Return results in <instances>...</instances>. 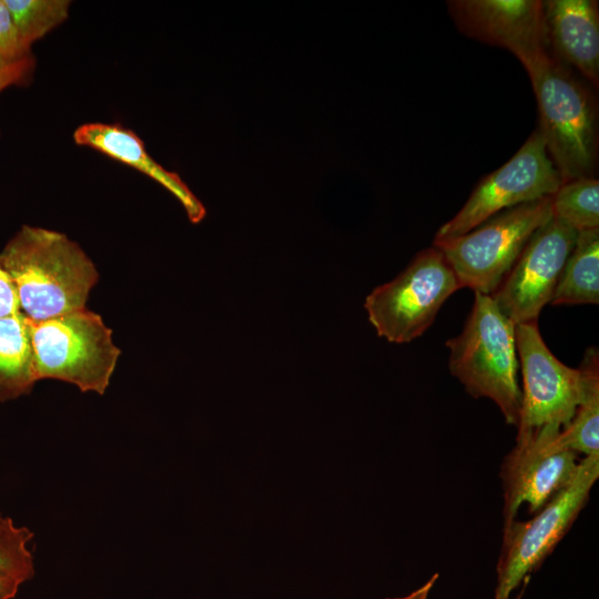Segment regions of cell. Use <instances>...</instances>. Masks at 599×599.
Wrapping results in <instances>:
<instances>
[{
	"label": "cell",
	"instance_id": "6da1fadb",
	"mask_svg": "<svg viewBox=\"0 0 599 599\" xmlns=\"http://www.w3.org/2000/svg\"><path fill=\"white\" fill-rule=\"evenodd\" d=\"M12 278L21 314L31 322L85 308L99 274L84 251L65 234L23 225L0 253Z\"/></svg>",
	"mask_w": 599,
	"mask_h": 599
},
{
	"label": "cell",
	"instance_id": "7a4b0ae2",
	"mask_svg": "<svg viewBox=\"0 0 599 599\" xmlns=\"http://www.w3.org/2000/svg\"><path fill=\"white\" fill-rule=\"evenodd\" d=\"M449 369L468 394L490 398L509 425L518 426L521 392L515 325L490 295L475 292V302L461 333L447 341Z\"/></svg>",
	"mask_w": 599,
	"mask_h": 599
},
{
	"label": "cell",
	"instance_id": "3957f363",
	"mask_svg": "<svg viewBox=\"0 0 599 599\" xmlns=\"http://www.w3.org/2000/svg\"><path fill=\"white\" fill-rule=\"evenodd\" d=\"M526 71L538 103V130L562 183L592 177L598 150L592 97L549 52Z\"/></svg>",
	"mask_w": 599,
	"mask_h": 599
},
{
	"label": "cell",
	"instance_id": "277c9868",
	"mask_svg": "<svg viewBox=\"0 0 599 599\" xmlns=\"http://www.w3.org/2000/svg\"><path fill=\"white\" fill-rule=\"evenodd\" d=\"M29 329L37 380L58 379L83 393H105L121 351L99 314L82 308L29 321Z\"/></svg>",
	"mask_w": 599,
	"mask_h": 599
},
{
	"label": "cell",
	"instance_id": "5b68a950",
	"mask_svg": "<svg viewBox=\"0 0 599 599\" xmlns=\"http://www.w3.org/2000/svg\"><path fill=\"white\" fill-rule=\"evenodd\" d=\"M552 217L551 196L505 210L460 236L434 242L460 287L490 295L534 233Z\"/></svg>",
	"mask_w": 599,
	"mask_h": 599
},
{
	"label": "cell",
	"instance_id": "8992f818",
	"mask_svg": "<svg viewBox=\"0 0 599 599\" xmlns=\"http://www.w3.org/2000/svg\"><path fill=\"white\" fill-rule=\"evenodd\" d=\"M599 477V454L583 457L571 481L527 521L504 527L494 599H510L552 552L585 508Z\"/></svg>",
	"mask_w": 599,
	"mask_h": 599
},
{
	"label": "cell",
	"instance_id": "52a82bcc",
	"mask_svg": "<svg viewBox=\"0 0 599 599\" xmlns=\"http://www.w3.org/2000/svg\"><path fill=\"white\" fill-rule=\"evenodd\" d=\"M459 288L454 270L433 246L418 253L397 277L373 290L364 307L379 336L408 343L433 324L441 305Z\"/></svg>",
	"mask_w": 599,
	"mask_h": 599
},
{
	"label": "cell",
	"instance_id": "ba28073f",
	"mask_svg": "<svg viewBox=\"0 0 599 599\" xmlns=\"http://www.w3.org/2000/svg\"><path fill=\"white\" fill-rule=\"evenodd\" d=\"M561 184L537 129L507 163L480 181L460 211L439 227L434 242L460 236L505 210L551 196Z\"/></svg>",
	"mask_w": 599,
	"mask_h": 599
},
{
	"label": "cell",
	"instance_id": "9c48e42d",
	"mask_svg": "<svg viewBox=\"0 0 599 599\" xmlns=\"http://www.w3.org/2000/svg\"><path fill=\"white\" fill-rule=\"evenodd\" d=\"M516 348L521 364L524 393L516 438L544 427H565L582 397L579 368L558 361L546 346L537 322L515 325Z\"/></svg>",
	"mask_w": 599,
	"mask_h": 599
},
{
	"label": "cell",
	"instance_id": "30bf717a",
	"mask_svg": "<svg viewBox=\"0 0 599 599\" xmlns=\"http://www.w3.org/2000/svg\"><path fill=\"white\" fill-rule=\"evenodd\" d=\"M578 232L551 217L527 242L516 262L490 294L514 324L537 322L551 302Z\"/></svg>",
	"mask_w": 599,
	"mask_h": 599
},
{
	"label": "cell",
	"instance_id": "8fae6325",
	"mask_svg": "<svg viewBox=\"0 0 599 599\" xmlns=\"http://www.w3.org/2000/svg\"><path fill=\"white\" fill-rule=\"evenodd\" d=\"M560 428L547 426L516 438L506 456L500 478L504 490V527L516 520L521 505L534 515L573 478L578 454L559 439Z\"/></svg>",
	"mask_w": 599,
	"mask_h": 599
},
{
	"label": "cell",
	"instance_id": "7c38bea8",
	"mask_svg": "<svg viewBox=\"0 0 599 599\" xmlns=\"http://www.w3.org/2000/svg\"><path fill=\"white\" fill-rule=\"evenodd\" d=\"M460 32L510 51L527 70L548 52L544 3L538 0H453Z\"/></svg>",
	"mask_w": 599,
	"mask_h": 599
},
{
	"label": "cell",
	"instance_id": "4fadbf2b",
	"mask_svg": "<svg viewBox=\"0 0 599 599\" xmlns=\"http://www.w3.org/2000/svg\"><path fill=\"white\" fill-rule=\"evenodd\" d=\"M73 140L78 145L91 148L158 182L180 201L192 223H200L205 217L202 202L175 172L164 169L148 153L134 131L120 123L91 122L78 126Z\"/></svg>",
	"mask_w": 599,
	"mask_h": 599
},
{
	"label": "cell",
	"instance_id": "5bb4252c",
	"mask_svg": "<svg viewBox=\"0 0 599 599\" xmlns=\"http://www.w3.org/2000/svg\"><path fill=\"white\" fill-rule=\"evenodd\" d=\"M544 3L547 43L558 61L599 84V11L593 0H548Z\"/></svg>",
	"mask_w": 599,
	"mask_h": 599
},
{
	"label": "cell",
	"instance_id": "9a60e30c",
	"mask_svg": "<svg viewBox=\"0 0 599 599\" xmlns=\"http://www.w3.org/2000/svg\"><path fill=\"white\" fill-rule=\"evenodd\" d=\"M35 382L28 318H0V402L29 394Z\"/></svg>",
	"mask_w": 599,
	"mask_h": 599
},
{
	"label": "cell",
	"instance_id": "2e32d148",
	"mask_svg": "<svg viewBox=\"0 0 599 599\" xmlns=\"http://www.w3.org/2000/svg\"><path fill=\"white\" fill-rule=\"evenodd\" d=\"M599 302V229L578 232L558 283L551 304H598Z\"/></svg>",
	"mask_w": 599,
	"mask_h": 599
},
{
	"label": "cell",
	"instance_id": "e0dca14e",
	"mask_svg": "<svg viewBox=\"0 0 599 599\" xmlns=\"http://www.w3.org/2000/svg\"><path fill=\"white\" fill-rule=\"evenodd\" d=\"M582 376V397L570 422L559 433L560 441L585 457L599 454V358L590 347L579 367Z\"/></svg>",
	"mask_w": 599,
	"mask_h": 599
},
{
	"label": "cell",
	"instance_id": "ac0fdd59",
	"mask_svg": "<svg viewBox=\"0 0 599 599\" xmlns=\"http://www.w3.org/2000/svg\"><path fill=\"white\" fill-rule=\"evenodd\" d=\"M552 217L577 232L599 229V182L580 177L562 183L551 195Z\"/></svg>",
	"mask_w": 599,
	"mask_h": 599
},
{
	"label": "cell",
	"instance_id": "d6986e66",
	"mask_svg": "<svg viewBox=\"0 0 599 599\" xmlns=\"http://www.w3.org/2000/svg\"><path fill=\"white\" fill-rule=\"evenodd\" d=\"M22 47L32 44L60 26L69 16L68 0H3Z\"/></svg>",
	"mask_w": 599,
	"mask_h": 599
},
{
	"label": "cell",
	"instance_id": "ffe728a7",
	"mask_svg": "<svg viewBox=\"0 0 599 599\" xmlns=\"http://www.w3.org/2000/svg\"><path fill=\"white\" fill-rule=\"evenodd\" d=\"M33 532L17 525L10 517L0 524V570L21 578L24 582L35 573L34 557L30 549Z\"/></svg>",
	"mask_w": 599,
	"mask_h": 599
},
{
	"label": "cell",
	"instance_id": "44dd1931",
	"mask_svg": "<svg viewBox=\"0 0 599 599\" xmlns=\"http://www.w3.org/2000/svg\"><path fill=\"white\" fill-rule=\"evenodd\" d=\"M30 55L32 53L20 43L4 1L0 0V69L10 67Z\"/></svg>",
	"mask_w": 599,
	"mask_h": 599
},
{
	"label": "cell",
	"instance_id": "7402d4cb",
	"mask_svg": "<svg viewBox=\"0 0 599 599\" xmlns=\"http://www.w3.org/2000/svg\"><path fill=\"white\" fill-rule=\"evenodd\" d=\"M35 59L30 55L10 67L0 69V93L9 87L24 85L31 81Z\"/></svg>",
	"mask_w": 599,
	"mask_h": 599
},
{
	"label": "cell",
	"instance_id": "603a6c76",
	"mask_svg": "<svg viewBox=\"0 0 599 599\" xmlns=\"http://www.w3.org/2000/svg\"><path fill=\"white\" fill-rule=\"evenodd\" d=\"M20 302L16 285L0 263V318L20 314Z\"/></svg>",
	"mask_w": 599,
	"mask_h": 599
},
{
	"label": "cell",
	"instance_id": "cb8c5ba5",
	"mask_svg": "<svg viewBox=\"0 0 599 599\" xmlns=\"http://www.w3.org/2000/svg\"><path fill=\"white\" fill-rule=\"evenodd\" d=\"M23 583L21 578L0 570V599H14Z\"/></svg>",
	"mask_w": 599,
	"mask_h": 599
},
{
	"label": "cell",
	"instance_id": "d4e9b609",
	"mask_svg": "<svg viewBox=\"0 0 599 599\" xmlns=\"http://www.w3.org/2000/svg\"><path fill=\"white\" fill-rule=\"evenodd\" d=\"M437 579H438V573H435L423 586H420L418 589L414 590L413 592L404 597L389 598V599H427Z\"/></svg>",
	"mask_w": 599,
	"mask_h": 599
},
{
	"label": "cell",
	"instance_id": "484cf974",
	"mask_svg": "<svg viewBox=\"0 0 599 599\" xmlns=\"http://www.w3.org/2000/svg\"><path fill=\"white\" fill-rule=\"evenodd\" d=\"M7 518H8V516L3 515V514L0 511V524H1L2 521H4Z\"/></svg>",
	"mask_w": 599,
	"mask_h": 599
}]
</instances>
